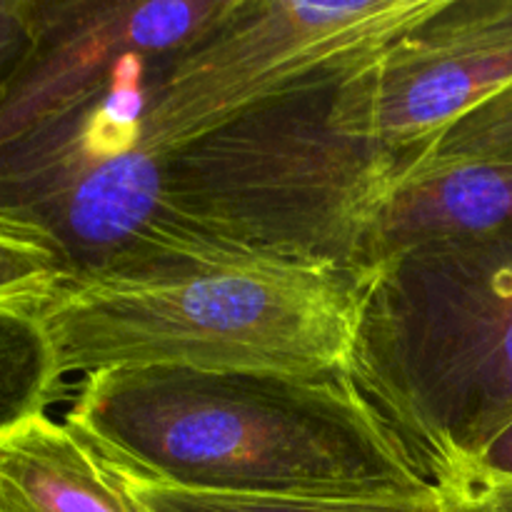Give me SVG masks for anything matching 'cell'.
<instances>
[{
  "label": "cell",
  "mask_w": 512,
  "mask_h": 512,
  "mask_svg": "<svg viewBox=\"0 0 512 512\" xmlns=\"http://www.w3.org/2000/svg\"><path fill=\"white\" fill-rule=\"evenodd\" d=\"M150 70L130 60L105 93L0 153V208L53 235L68 278L228 265L360 278L403 160L338 128V88L145 148Z\"/></svg>",
  "instance_id": "obj_1"
},
{
  "label": "cell",
  "mask_w": 512,
  "mask_h": 512,
  "mask_svg": "<svg viewBox=\"0 0 512 512\" xmlns=\"http://www.w3.org/2000/svg\"><path fill=\"white\" fill-rule=\"evenodd\" d=\"M68 275V260L43 225L0 208V303L38 308Z\"/></svg>",
  "instance_id": "obj_12"
},
{
  "label": "cell",
  "mask_w": 512,
  "mask_h": 512,
  "mask_svg": "<svg viewBox=\"0 0 512 512\" xmlns=\"http://www.w3.org/2000/svg\"><path fill=\"white\" fill-rule=\"evenodd\" d=\"M512 85V0H440L335 95L343 133L413 158Z\"/></svg>",
  "instance_id": "obj_6"
},
{
  "label": "cell",
  "mask_w": 512,
  "mask_h": 512,
  "mask_svg": "<svg viewBox=\"0 0 512 512\" xmlns=\"http://www.w3.org/2000/svg\"><path fill=\"white\" fill-rule=\"evenodd\" d=\"M435 490L440 512H512V478L505 475L468 470Z\"/></svg>",
  "instance_id": "obj_14"
},
{
  "label": "cell",
  "mask_w": 512,
  "mask_h": 512,
  "mask_svg": "<svg viewBox=\"0 0 512 512\" xmlns=\"http://www.w3.org/2000/svg\"><path fill=\"white\" fill-rule=\"evenodd\" d=\"M500 230H512V158L403 165L370 223L363 273L410 245Z\"/></svg>",
  "instance_id": "obj_8"
},
{
  "label": "cell",
  "mask_w": 512,
  "mask_h": 512,
  "mask_svg": "<svg viewBox=\"0 0 512 512\" xmlns=\"http://www.w3.org/2000/svg\"><path fill=\"white\" fill-rule=\"evenodd\" d=\"M35 30V0H0V90L25 58Z\"/></svg>",
  "instance_id": "obj_15"
},
{
  "label": "cell",
  "mask_w": 512,
  "mask_h": 512,
  "mask_svg": "<svg viewBox=\"0 0 512 512\" xmlns=\"http://www.w3.org/2000/svg\"><path fill=\"white\" fill-rule=\"evenodd\" d=\"M512 158V85L450 125L403 165ZM400 165V168H403Z\"/></svg>",
  "instance_id": "obj_13"
},
{
  "label": "cell",
  "mask_w": 512,
  "mask_h": 512,
  "mask_svg": "<svg viewBox=\"0 0 512 512\" xmlns=\"http://www.w3.org/2000/svg\"><path fill=\"white\" fill-rule=\"evenodd\" d=\"M125 480V478H123ZM143 512H440L438 495L420 500H338L293 495H233L125 480Z\"/></svg>",
  "instance_id": "obj_11"
},
{
  "label": "cell",
  "mask_w": 512,
  "mask_h": 512,
  "mask_svg": "<svg viewBox=\"0 0 512 512\" xmlns=\"http://www.w3.org/2000/svg\"><path fill=\"white\" fill-rule=\"evenodd\" d=\"M0 512H143L68 423L33 415L0 435Z\"/></svg>",
  "instance_id": "obj_9"
},
{
  "label": "cell",
  "mask_w": 512,
  "mask_h": 512,
  "mask_svg": "<svg viewBox=\"0 0 512 512\" xmlns=\"http://www.w3.org/2000/svg\"><path fill=\"white\" fill-rule=\"evenodd\" d=\"M470 470H483V473L512 478V423L495 435L493 443H490L488 448L483 450V455L470 465ZM465 473H468V470H465Z\"/></svg>",
  "instance_id": "obj_16"
},
{
  "label": "cell",
  "mask_w": 512,
  "mask_h": 512,
  "mask_svg": "<svg viewBox=\"0 0 512 512\" xmlns=\"http://www.w3.org/2000/svg\"><path fill=\"white\" fill-rule=\"evenodd\" d=\"M233 0H35L30 48L0 90V153L75 113L130 60L158 68L193 45Z\"/></svg>",
  "instance_id": "obj_7"
},
{
  "label": "cell",
  "mask_w": 512,
  "mask_h": 512,
  "mask_svg": "<svg viewBox=\"0 0 512 512\" xmlns=\"http://www.w3.org/2000/svg\"><path fill=\"white\" fill-rule=\"evenodd\" d=\"M65 423L125 480L233 495H438L348 375L115 368L83 380Z\"/></svg>",
  "instance_id": "obj_2"
},
{
  "label": "cell",
  "mask_w": 512,
  "mask_h": 512,
  "mask_svg": "<svg viewBox=\"0 0 512 512\" xmlns=\"http://www.w3.org/2000/svg\"><path fill=\"white\" fill-rule=\"evenodd\" d=\"M440 0H233L145 80L140 143L170 148L248 110L340 88Z\"/></svg>",
  "instance_id": "obj_5"
},
{
  "label": "cell",
  "mask_w": 512,
  "mask_h": 512,
  "mask_svg": "<svg viewBox=\"0 0 512 512\" xmlns=\"http://www.w3.org/2000/svg\"><path fill=\"white\" fill-rule=\"evenodd\" d=\"M348 378L435 488L470 470L512 423V230L365 270Z\"/></svg>",
  "instance_id": "obj_3"
},
{
  "label": "cell",
  "mask_w": 512,
  "mask_h": 512,
  "mask_svg": "<svg viewBox=\"0 0 512 512\" xmlns=\"http://www.w3.org/2000/svg\"><path fill=\"white\" fill-rule=\"evenodd\" d=\"M63 380L38 308L0 303V435L48 413Z\"/></svg>",
  "instance_id": "obj_10"
},
{
  "label": "cell",
  "mask_w": 512,
  "mask_h": 512,
  "mask_svg": "<svg viewBox=\"0 0 512 512\" xmlns=\"http://www.w3.org/2000/svg\"><path fill=\"white\" fill-rule=\"evenodd\" d=\"M358 278L308 268H185L65 278L38 318L63 378L178 365L348 375Z\"/></svg>",
  "instance_id": "obj_4"
}]
</instances>
